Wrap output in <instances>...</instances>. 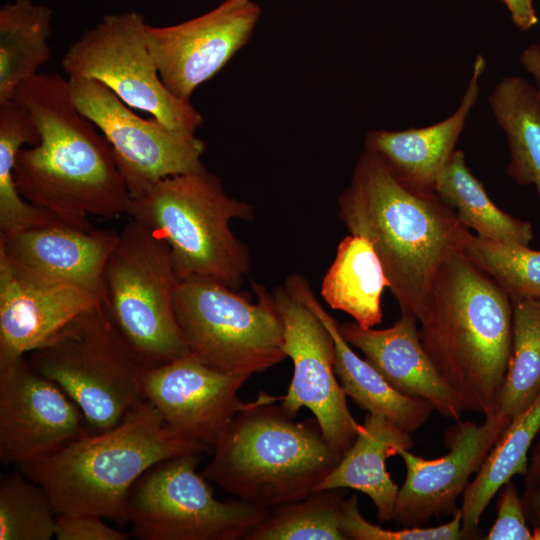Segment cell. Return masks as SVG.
Masks as SVG:
<instances>
[{
    "label": "cell",
    "instance_id": "34",
    "mask_svg": "<svg viewBox=\"0 0 540 540\" xmlns=\"http://www.w3.org/2000/svg\"><path fill=\"white\" fill-rule=\"evenodd\" d=\"M461 520L459 508L452 515V519L442 525L385 529L380 525L370 523L362 516L357 495L352 494L342 503L340 530L346 540H459L465 539Z\"/></svg>",
    "mask_w": 540,
    "mask_h": 540
},
{
    "label": "cell",
    "instance_id": "15",
    "mask_svg": "<svg viewBox=\"0 0 540 540\" xmlns=\"http://www.w3.org/2000/svg\"><path fill=\"white\" fill-rule=\"evenodd\" d=\"M511 420L498 411L481 423L457 421L444 436L448 452L425 459L402 450L406 476L399 488L394 521L403 528L423 527L432 517L452 516L469 479L481 468Z\"/></svg>",
    "mask_w": 540,
    "mask_h": 540
},
{
    "label": "cell",
    "instance_id": "26",
    "mask_svg": "<svg viewBox=\"0 0 540 540\" xmlns=\"http://www.w3.org/2000/svg\"><path fill=\"white\" fill-rule=\"evenodd\" d=\"M53 11L31 0H15L0 8V104L48 61Z\"/></svg>",
    "mask_w": 540,
    "mask_h": 540
},
{
    "label": "cell",
    "instance_id": "2",
    "mask_svg": "<svg viewBox=\"0 0 540 540\" xmlns=\"http://www.w3.org/2000/svg\"><path fill=\"white\" fill-rule=\"evenodd\" d=\"M339 218L377 253L401 314L419 322L441 265L461 252L469 229L436 192L401 183L364 150L338 198Z\"/></svg>",
    "mask_w": 540,
    "mask_h": 540
},
{
    "label": "cell",
    "instance_id": "16",
    "mask_svg": "<svg viewBox=\"0 0 540 540\" xmlns=\"http://www.w3.org/2000/svg\"><path fill=\"white\" fill-rule=\"evenodd\" d=\"M79 407L23 357L0 369V460L17 466L89 432Z\"/></svg>",
    "mask_w": 540,
    "mask_h": 540
},
{
    "label": "cell",
    "instance_id": "4",
    "mask_svg": "<svg viewBox=\"0 0 540 540\" xmlns=\"http://www.w3.org/2000/svg\"><path fill=\"white\" fill-rule=\"evenodd\" d=\"M211 450L165 424L146 399L116 426L87 432L62 448L15 466L42 487L55 511L125 521L136 481L160 461Z\"/></svg>",
    "mask_w": 540,
    "mask_h": 540
},
{
    "label": "cell",
    "instance_id": "12",
    "mask_svg": "<svg viewBox=\"0 0 540 540\" xmlns=\"http://www.w3.org/2000/svg\"><path fill=\"white\" fill-rule=\"evenodd\" d=\"M67 79L76 106L111 145L132 198L166 177L204 167L205 143L195 134L174 131L155 118L139 117L95 79Z\"/></svg>",
    "mask_w": 540,
    "mask_h": 540
},
{
    "label": "cell",
    "instance_id": "40",
    "mask_svg": "<svg viewBox=\"0 0 540 540\" xmlns=\"http://www.w3.org/2000/svg\"><path fill=\"white\" fill-rule=\"evenodd\" d=\"M524 476L525 488L540 486V440L532 448Z\"/></svg>",
    "mask_w": 540,
    "mask_h": 540
},
{
    "label": "cell",
    "instance_id": "39",
    "mask_svg": "<svg viewBox=\"0 0 540 540\" xmlns=\"http://www.w3.org/2000/svg\"><path fill=\"white\" fill-rule=\"evenodd\" d=\"M519 61L534 79L535 89L540 98V45L533 43L525 48L519 57Z\"/></svg>",
    "mask_w": 540,
    "mask_h": 540
},
{
    "label": "cell",
    "instance_id": "21",
    "mask_svg": "<svg viewBox=\"0 0 540 540\" xmlns=\"http://www.w3.org/2000/svg\"><path fill=\"white\" fill-rule=\"evenodd\" d=\"M485 68V58L477 54L468 87L451 116L422 128L369 131L365 138V150L376 154L407 187L421 192H435L436 182L456 151L457 141L476 103Z\"/></svg>",
    "mask_w": 540,
    "mask_h": 540
},
{
    "label": "cell",
    "instance_id": "14",
    "mask_svg": "<svg viewBox=\"0 0 540 540\" xmlns=\"http://www.w3.org/2000/svg\"><path fill=\"white\" fill-rule=\"evenodd\" d=\"M261 9L253 0H224L211 11L171 26L147 25L159 75L175 96L189 100L249 41Z\"/></svg>",
    "mask_w": 540,
    "mask_h": 540
},
{
    "label": "cell",
    "instance_id": "8",
    "mask_svg": "<svg viewBox=\"0 0 540 540\" xmlns=\"http://www.w3.org/2000/svg\"><path fill=\"white\" fill-rule=\"evenodd\" d=\"M177 284L168 244L130 218L104 267L102 303L148 367L189 354L175 312Z\"/></svg>",
    "mask_w": 540,
    "mask_h": 540
},
{
    "label": "cell",
    "instance_id": "41",
    "mask_svg": "<svg viewBox=\"0 0 540 540\" xmlns=\"http://www.w3.org/2000/svg\"><path fill=\"white\" fill-rule=\"evenodd\" d=\"M533 537L532 540H540V529H532Z\"/></svg>",
    "mask_w": 540,
    "mask_h": 540
},
{
    "label": "cell",
    "instance_id": "35",
    "mask_svg": "<svg viewBox=\"0 0 540 540\" xmlns=\"http://www.w3.org/2000/svg\"><path fill=\"white\" fill-rule=\"evenodd\" d=\"M497 515L484 539L487 540H532L522 497L514 482L509 480L498 491Z\"/></svg>",
    "mask_w": 540,
    "mask_h": 540
},
{
    "label": "cell",
    "instance_id": "38",
    "mask_svg": "<svg viewBox=\"0 0 540 540\" xmlns=\"http://www.w3.org/2000/svg\"><path fill=\"white\" fill-rule=\"evenodd\" d=\"M521 497L528 523L540 529V486L525 488Z\"/></svg>",
    "mask_w": 540,
    "mask_h": 540
},
{
    "label": "cell",
    "instance_id": "24",
    "mask_svg": "<svg viewBox=\"0 0 540 540\" xmlns=\"http://www.w3.org/2000/svg\"><path fill=\"white\" fill-rule=\"evenodd\" d=\"M389 283L371 243L350 234L339 243L335 258L321 284V296L330 308L350 315L362 328L382 322L381 299Z\"/></svg>",
    "mask_w": 540,
    "mask_h": 540
},
{
    "label": "cell",
    "instance_id": "30",
    "mask_svg": "<svg viewBox=\"0 0 540 540\" xmlns=\"http://www.w3.org/2000/svg\"><path fill=\"white\" fill-rule=\"evenodd\" d=\"M512 308V355L498 405V412L510 420L540 394V300L514 301Z\"/></svg>",
    "mask_w": 540,
    "mask_h": 540
},
{
    "label": "cell",
    "instance_id": "17",
    "mask_svg": "<svg viewBox=\"0 0 540 540\" xmlns=\"http://www.w3.org/2000/svg\"><path fill=\"white\" fill-rule=\"evenodd\" d=\"M250 376L215 370L188 354L147 368L143 397L165 424L211 452L248 402L238 392Z\"/></svg>",
    "mask_w": 540,
    "mask_h": 540
},
{
    "label": "cell",
    "instance_id": "32",
    "mask_svg": "<svg viewBox=\"0 0 540 540\" xmlns=\"http://www.w3.org/2000/svg\"><path fill=\"white\" fill-rule=\"evenodd\" d=\"M461 253L486 272L507 293L511 302L540 300V250L469 232Z\"/></svg>",
    "mask_w": 540,
    "mask_h": 540
},
{
    "label": "cell",
    "instance_id": "19",
    "mask_svg": "<svg viewBox=\"0 0 540 540\" xmlns=\"http://www.w3.org/2000/svg\"><path fill=\"white\" fill-rule=\"evenodd\" d=\"M119 233L65 222L0 235V252L40 275L84 288L103 300V271Z\"/></svg>",
    "mask_w": 540,
    "mask_h": 540
},
{
    "label": "cell",
    "instance_id": "37",
    "mask_svg": "<svg viewBox=\"0 0 540 540\" xmlns=\"http://www.w3.org/2000/svg\"><path fill=\"white\" fill-rule=\"evenodd\" d=\"M507 7L514 25L528 31L538 23L533 0H501Z\"/></svg>",
    "mask_w": 540,
    "mask_h": 540
},
{
    "label": "cell",
    "instance_id": "13",
    "mask_svg": "<svg viewBox=\"0 0 540 540\" xmlns=\"http://www.w3.org/2000/svg\"><path fill=\"white\" fill-rule=\"evenodd\" d=\"M283 326V348L293 375L281 407L292 417L310 410L329 445L342 456L353 444L360 424L346 403L334 369L333 338L314 311L285 286L272 293Z\"/></svg>",
    "mask_w": 540,
    "mask_h": 540
},
{
    "label": "cell",
    "instance_id": "3",
    "mask_svg": "<svg viewBox=\"0 0 540 540\" xmlns=\"http://www.w3.org/2000/svg\"><path fill=\"white\" fill-rule=\"evenodd\" d=\"M507 293L461 252L441 265L420 318L422 346L465 411H498L513 346Z\"/></svg>",
    "mask_w": 540,
    "mask_h": 540
},
{
    "label": "cell",
    "instance_id": "6",
    "mask_svg": "<svg viewBox=\"0 0 540 540\" xmlns=\"http://www.w3.org/2000/svg\"><path fill=\"white\" fill-rule=\"evenodd\" d=\"M128 215L168 244L178 281L210 279L237 290L250 271L230 222L252 220L253 207L229 196L205 167L158 181L132 198Z\"/></svg>",
    "mask_w": 540,
    "mask_h": 540
},
{
    "label": "cell",
    "instance_id": "33",
    "mask_svg": "<svg viewBox=\"0 0 540 540\" xmlns=\"http://www.w3.org/2000/svg\"><path fill=\"white\" fill-rule=\"evenodd\" d=\"M56 516L46 491L20 470L0 478V540H50Z\"/></svg>",
    "mask_w": 540,
    "mask_h": 540
},
{
    "label": "cell",
    "instance_id": "23",
    "mask_svg": "<svg viewBox=\"0 0 540 540\" xmlns=\"http://www.w3.org/2000/svg\"><path fill=\"white\" fill-rule=\"evenodd\" d=\"M413 445L410 433L385 417L367 412L353 444L314 492L360 491L373 502L379 522L394 521L399 487L386 469V460Z\"/></svg>",
    "mask_w": 540,
    "mask_h": 540
},
{
    "label": "cell",
    "instance_id": "28",
    "mask_svg": "<svg viewBox=\"0 0 540 540\" xmlns=\"http://www.w3.org/2000/svg\"><path fill=\"white\" fill-rule=\"evenodd\" d=\"M435 192L478 236L524 246H529L533 239V228L528 221L509 215L492 202L461 150L454 152L440 174Z\"/></svg>",
    "mask_w": 540,
    "mask_h": 540
},
{
    "label": "cell",
    "instance_id": "29",
    "mask_svg": "<svg viewBox=\"0 0 540 540\" xmlns=\"http://www.w3.org/2000/svg\"><path fill=\"white\" fill-rule=\"evenodd\" d=\"M37 127L20 103L0 104V235L36 225L63 222L50 212L25 200L13 179V168L23 144L39 143Z\"/></svg>",
    "mask_w": 540,
    "mask_h": 540
},
{
    "label": "cell",
    "instance_id": "36",
    "mask_svg": "<svg viewBox=\"0 0 540 540\" xmlns=\"http://www.w3.org/2000/svg\"><path fill=\"white\" fill-rule=\"evenodd\" d=\"M94 514L56 516L55 538L58 540H127L130 534L109 526Z\"/></svg>",
    "mask_w": 540,
    "mask_h": 540
},
{
    "label": "cell",
    "instance_id": "27",
    "mask_svg": "<svg viewBox=\"0 0 540 540\" xmlns=\"http://www.w3.org/2000/svg\"><path fill=\"white\" fill-rule=\"evenodd\" d=\"M497 124L510 152L508 175L520 185H534L540 198V98L518 76L502 78L489 96Z\"/></svg>",
    "mask_w": 540,
    "mask_h": 540
},
{
    "label": "cell",
    "instance_id": "7",
    "mask_svg": "<svg viewBox=\"0 0 540 540\" xmlns=\"http://www.w3.org/2000/svg\"><path fill=\"white\" fill-rule=\"evenodd\" d=\"M81 410L90 432L121 422L143 397L148 366L118 330L103 303L78 314L25 356Z\"/></svg>",
    "mask_w": 540,
    "mask_h": 540
},
{
    "label": "cell",
    "instance_id": "5",
    "mask_svg": "<svg viewBox=\"0 0 540 540\" xmlns=\"http://www.w3.org/2000/svg\"><path fill=\"white\" fill-rule=\"evenodd\" d=\"M274 397L260 392L233 418L200 471L245 502L274 508L313 493L343 457L316 419L295 422Z\"/></svg>",
    "mask_w": 540,
    "mask_h": 540
},
{
    "label": "cell",
    "instance_id": "25",
    "mask_svg": "<svg viewBox=\"0 0 540 540\" xmlns=\"http://www.w3.org/2000/svg\"><path fill=\"white\" fill-rule=\"evenodd\" d=\"M540 431V394L513 418L463 493L460 506L465 539H479L482 514L500 488L516 474L525 475L528 451Z\"/></svg>",
    "mask_w": 540,
    "mask_h": 540
},
{
    "label": "cell",
    "instance_id": "9",
    "mask_svg": "<svg viewBox=\"0 0 540 540\" xmlns=\"http://www.w3.org/2000/svg\"><path fill=\"white\" fill-rule=\"evenodd\" d=\"M257 302L210 279L178 281L177 322L189 354L218 371L251 377L287 358L273 294L254 284Z\"/></svg>",
    "mask_w": 540,
    "mask_h": 540
},
{
    "label": "cell",
    "instance_id": "18",
    "mask_svg": "<svg viewBox=\"0 0 540 540\" xmlns=\"http://www.w3.org/2000/svg\"><path fill=\"white\" fill-rule=\"evenodd\" d=\"M101 302L84 288L30 271L0 252V369Z\"/></svg>",
    "mask_w": 540,
    "mask_h": 540
},
{
    "label": "cell",
    "instance_id": "20",
    "mask_svg": "<svg viewBox=\"0 0 540 540\" xmlns=\"http://www.w3.org/2000/svg\"><path fill=\"white\" fill-rule=\"evenodd\" d=\"M339 330L399 392L427 401L445 418L461 420L464 405L429 359L414 318L401 314L392 326L384 329L346 322L339 325Z\"/></svg>",
    "mask_w": 540,
    "mask_h": 540
},
{
    "label": "cell",
    "instance_id": "31",
    "mask_svg": "<svg viewBox=\"0 0 540 540\" xmlns=\"http://www.w3.org/2000/svg\"><path fill=\"white\" fill-rule=\"evenodd\" d=\"M345 489H328L269 509L245 540H346L340 530Z\"/></svg>",
    "mask_w": 540,
    "mask_h": 540
},
{
    "label": "cell",
    "instance_id": "11",
    "mask_svg": "<svg viewBox=\"0 0 540 540\" xmlns=\"http://www.w3.org/2000/svg\"><path fill=\"white\" fill-rule=\"evenodd\" d=\"M147 25L134 11L104 16L69 46L62 69L67 78L101 82L129 107L174 131L195 134L204 119L189 100L164 85L148 47Z\"/></svg>",
    "mask_w": 540,
    "mask_h": 540
},
{
    "label": "cell",
    "instance_id": "10",
    "mask_svg": "<svg viewBox=\"0 0 540 540\" xmlns=\"http://www.w3.org/2000/svg\"><path fill=\"white\" fill-rule=\"evenodd\" d=\"M199 454L152 466L133 485L126 502L130 536L139 540H241L269 509L238 498L220 501L196 471Z\"/></svg>",
    "mask_w": 540,
    "mask_h": 540
},
{
    "label": "cell",
    "instance_id": "22",
    "mask_svg": "<svg viewBox=\"0 0 540 540\" xmlns=\"http://www.w3.org/2000/svg\"><path fill=\"white\" fill-rule=\"evenodd\" d=\"M284 286L307 304L330 332L335 345L334 369L346 396L360 408L385 417L410 434L420 429L434 411L432 405L402 394L367 359L360 358L302 275L291 274Z\"/></svg>",
    "mask_w": 540,
    "mask_h": 540
},
{
    "label": "cell",
    "instance_id": "1",
    "mask_svg": "<svg viewBox=\"0 0 540 540\" xmlns=\"http://www.w3.org/2000/svg\"><path fill=\"white\" fill-rule=\"evenodd\" d=\"M30 113L39 143L21 148L13 179L21 196L65 223L93 227L88 216L129 214L132 196L111 145L76 106L63 76L39 74L13 98Z\"/></svg>",
    "mask_w": 540,
    "mask_h": 540
}]
</instances>
